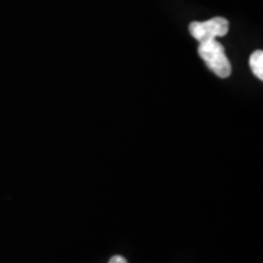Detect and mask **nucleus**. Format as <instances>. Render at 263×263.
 <instances>
[{
    "mask_svg": "<svg viewBox=\"0 0 263 263\" xmlns=\"http://www.w3.org/2000/svg\"><path fill=\"white\" fill-rule=\"evenodd\" d=\"M108 263H127V260H126L123 256H113Z\"/></svg>",
    "mask_w": 263,
    "mask_h": 263,
    "instance_id": "4",
    "label": "nucleus"
},
{
    "mask_svg": "<svg viewBox=\"0 0 263 263\" xmlns=\"http://www.w3.org/2000/svg\"><path fill=\"white\" fill-rule=\"evenodd\" d=\"M199 56L203 59L206 66L219 78H228L231 75V63L226 56L224 47L214 40L200 41L197 48Z\"/></svg>",
    "mask_w": 263,
    "mask_h": 263,
    "instance_id": "1",
    "label": "nucleus"
},
{
    "mask_svg": "<svg viewBox=\"0 0 263 263\" xmlns=\"http://www.w3.org/2000/svg\"><path fill=\"white\" fill-rule=\"evenodd\" d=\"M250 67L253 70V73L260 81L263 79V51L262 50H256L253 54L250 56Z\"/></svg>",
    "mask_w": 263,
    "mask_h": 263,
    "instance_id": "3",
    "label": "nucleus"
},
{
    "mask_svg": "<svg viewBox=\"0 0 263 263\" xmlns=\"http://www.w3.org/2000/svg\"><path fill=\"white\" fill-rule=\"evenodd\" d=\"M228 21L226 18L216 16V18L209 19L205 22H192L189 31L196 38L197 41H206V40H214L216 37H224L228 32Z\"/></svg>",
    "mask_w": 263,
    "mask_h": 263,
    "instance_id": "2",
    "label": "nucleus"
}]
</instances>
